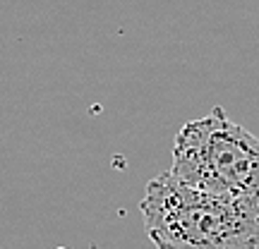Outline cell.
<instances>
[{
  "instance_id": "1",
  "label": "cell",
  "mask_w": 259,
  "mask_h": 249,
  "mask_svg": "<svg viewBox=\"0 0 259 249\" xmlns=\"http://www.w3.org/2000/svg\"><path fill=\"white\" fill-rule=\"evenodd\" d=\"M156 249H259V202L192 187L170 170L147 185L139 204Z\"/></svg>"
},
{
  "instance_id": "2",
  "label": "cell",
  "mask_w": 259,
  "mask_h": 249,
  "mask_svg": "<svg viewBox=\"0 0 259 249\" xmlns=\"http://www.w3.org/2000/svg\"><path fill=\"white\" fill-rule=\"evenodd\" d=\"M170 173L206 192L259 202V137L216 106L180 127Z\"/></svg>"
},
{
  "instance_id": "3",
  "label": "cell",
  "mask_w": 259,
  "mask_h": 249,
  "mask_svg": "<svg viewBox=\"0 0 259 249\" xmlns=\"http://www.w3.org/2000/svg\"><path fill=\"white\" fill-rule=\"evenodd\" d=\"M58 249H67V247H58Z\"/></svg>"
}]
</instances>
